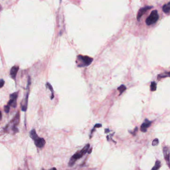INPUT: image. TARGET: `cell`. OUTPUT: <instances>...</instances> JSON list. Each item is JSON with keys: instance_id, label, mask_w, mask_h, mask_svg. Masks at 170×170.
Listing matches in <instances>:
<instances>
[{"instance_id": "3", "label": "cell", "mask_w": 170, "mask_h": 170, "mask_svg": "<svg viewBox=\"0 0 170 170\" xmlns=\"http://www.w3.org/2000/svg\"><path fill=\"white\" fill-rule=\"evenodd\" d=\"M93 59L86 56L79 55L77 56V63H78V66L84 67L87 66L92 63Z\"/></svg>"}, {"instance_id": "11", "label": "cell", "mask_w": 170, "mask_h": 170, "mask_svg": "<svg viewBox=\"0 0 170 170\" xmlns=\"http://www.w3.org/2000/svg\"><path fill=\"white\" fill-rule=\"evenodd\" d=\"M170 3L169 2L168 4H166L163 7V11L164 13L168 14L170 12Z\"/></svg>"}, {"instance_id": "14", "label": "cell", "mask_w": 170, "mask_h": 170, "mask_svg": "<svg viewBox=\"0 0 170 170\" xmlns=\"http://www.w3.org/2000/svg\"><path fill=\"white\" fill-rule=\"evenodd\" d=\"M169 76H170V72H168V73H163V74H161L159 75L158 76V79H160V78H166V77H169Z\"/></svg>"}, {"instance_id": "16", "label": "cell", "mask_w": 170, "mask_h": 170, "mask_svg": "<svg viewBox=\"0 0 170 170\" xmlns=\"http://www.w3.org/2000/svg\"><path fill=\"white\" fill-rule=\"evenodd\" d=\"M156 88H157L156 83L154 82H152L151 85V90L152 91H155L156 90Z\"/></svg>"}, {"instance_id": "10", "label": "cell", "mask_w": 170, "mask_h": 170, "mask_svg": "<svg viewBox=\"0 0 170 170\" xmlns=\"http://www.w3.org/2000/svg\"><path fill=\"white\" fill-rule=\"evenodd\" d=\"M28 98H29V92H27L26 96L25 98V100H23V104L22 106V111H26L27 110V103H28Z\"/></svg>"}, {"instance_id": "13", "label": "cell", "mask_w": 170, "mask_h": 170, "mask_svg": "<svg viewBox=\"0 0 170 170\" xmlns=\"http://www.w3.org/2000/svg\"><path fill=\"white\" fill-rule=\"evenodd\" d=\"M126 87H125L124 85H122L121 86H120L118 88L117 90L120 91V95H121L122 94V93H123L125 90H126Z\"/></svg>"}, {"instance_id": "18", "label": "cell", "mask_w": 170, "mask_h": 170, "mask_svg": "<svg viewBox=\"0 0 170 170\" xmlns=\"http://www.w3.org/2000/svg\"><path fill=\"white\" fill-rule=\"evenodd\" d=\"M10 106L7 104V106H5V107H4V111H5V112L7 113H9L10 111Z\"/></svg>"}, {"instance_id": "6", "label": "cell", "mask_w": 170, "mask_h": 170, "mask_svg": "<svg viewBox=\"0 0 170 170\" xmlns=\"http://www.w3.org/2000/svg\"><path fill=\"white\" fill-rule=\"evenodd\" d=\"M163 153L165 160L166 161L168 167H170V151L169 147L166 146L164 147Z\"/></svg>"}, {"instance_id": "5", "label": "cell", "mask_w": 170, "mask_h": 170, "mask_svg": "<svg viewBox=\"0 0 170 170\" xmlns=\"http://www.w3.org/2000/svg\"><path fill=\"white\" fill-rule=\"evenodd\" d=\"M18 96V92H15L10 95V100L8 103V105L12 106L14 107H17V100Z\"/></svg>"}, {"instance_id": "1", "label": "cell", "mask_w": 170, "mask_h": 170, "mask_svg": "<svg viewBox=\"0 0 170 170\" xmlns=\"http://www.w3.org/2000/svg\"><path fill=\"white\" fill-rule=\"evenodd\" d=\"M89 147H90V144H87V145L85 146L84 148L81 150L77 151L70 158V161H69L68 162L69 166L72 167L74 165L77 160L80 159L81 158H82L86 153H87Z\"/></svg>"}, {"instance_id": "8", "label": "cell", "mask_w": 170, "mask_h": 170, "mask_svg": "<svg viewBox=\"0 0 170 170\" xmlns=\"http://www.w3.org/2000/svg\"><path fill=\"white\" fill-rule=\"evenodd\" d=\"M19 69V67L17 66H13L11 68V69L10 70V75L12 78L14 79H15Z\"/></svg>"}, {"instance_id": "2", "label": "cell", "mask_w": 170, "mask_h": 170, "mask_svg": "<svg viewBox=\"0 0 170 170\" xmlns=\"http://www.w3.org/2000/svg\"><path fill=\"white\" fill-rule=\"evenodd\" d=\"M30 137L34 141V143L36 147L39 148H42L46 144V141L42 138L40 137L36 134L35 129H33L30 132Z\"/></svg>"}, {"instance_id": "21", "label": "cell", "mask_w": 170, "mask_h": 170, "mask_svg": "<svg viewBox=\"0 0 170 170\" xmlns=\"http://www.w3.org/2000/svg\"><path fill=\"white\" fill-rule=\"evenodd\" d=\"M105 133H108V132H109V131H109V129H105Z\"/></svg>"}, {"instance_id": "20", "label": "cell", "mask_w": 170, "mask_h": 170, "mask_svg": "<svg viewBox=\"0 0 170 170\" xmlns=\"http://www.w3.org/2000/svg\"><path fill=\"white\" fill-rule=\"evenodd\" d=\"M137 127H136V128H135V130H134V131H133V132H131V133H132V134L133 135H135V134H136V133L137 132Z\"/></svg>"}, {"instance_id": "19", "label": "cell", "mask_w": 170, "mask_h": 170, "mask_svg": "<svg viewBox=\"0 0 170 170\" xmlns=\"http://www.w3.org/2000/svg\"><path fill=\"white\" fill-rule=\"evenodd\" d=\"M4 84H5V81L3 79H0V88H2Z\"/></svg>"}, {"instance_id": "23", "label": "cell", "mask_w": 170, "mask_h": 170, "mask_svg": "<svg viewBox=\"0 0 170 170\" xmlns=\"http://www.w3.org/2000/svg\"><path fill=\"white\" fill-rule=\"evenodd\" d=\"M50 170H56V169L55 168H52Z\"/></svg>"}, {"instance_id": "7", "label": "cell", "mask_w": 170, "mask_h": 170, "mask_svg": "<svg viewBox=\"0 0 170 170\" xmlns=\"http://www.w3.org/2000/svg\"><path fill=\"white\" fill-rule=\"evenodd\" d=\"M151 124V122L148 120V119H146L144 122L141 125V131L143 132H146L147 131V128L150 126Z\"/></svg>"}, {"instance_id": "12", "label": "cell", "mask_w": 170, "mask_h": 170, "mask_svg": "<svg viewBox=\"0 0 170 170\" xmlns=\"http://www.w3.org/2000/svg\"><path fill=\"white\" fill-rule=\"evenodd\" d=\"M161 162L159 160H157L155 162V164L154 165V166L153 167V168L151 170H158L161 168Z\"/></svg>"}, {"instance_id": "24", "label": "cell", "mask_w": 170, "mask_h": 170, "mask_svg": "<svg viewBox=\"0 0 170 170\" xmlns=\"http://www.w3.org/2000/svg\"><path fill=\"white\" fill-rule=\"evenodd\" d=\"M1 10H2V6L1 5H0V11H1Z\"/></svg>"}, {"instance_id": "9", "label": "cell", "mask_w": 170, "mask_h": 170, "mask_svg": "<svg viewBox=\"0 0 170 170\" xmlns=\"http://www.w3.org/2000/svg\"><path fill=\"white\" fill-rule=\"evenodd\" d=\"M151 8V7H144L142 8V9H141L139 11L138 13V15H137L138 20H139V21L142 16L148 10L150 9Z\"/></svg>"}, {"instance_id": "4", "label": "cell", "mask_w": 170, "mask_h": 170, "mask_svg": "<svg viewBox=\"0 0 170 170\" xmlns=\"http://www.w3.org/2000/svg\"><path fill=\"white\" fill-rule=\"evenodd\" d=\"M159 19V15L157 10L153 11L146 20V23L148 26H150L155 23Z\"/></svg>"}, {"instance_id": "22", "label": "cell", "mask_w": 170, "mask_h": 170, "mask_svg": "<svg viewBox=\"0 0 170 170\" xmlns=\"http://www.w3.org/2000/svg\"><path fill=\"white\" fill-rule=\"evenodd\" d=\"M1 118H2V112L1 111H0V120L1 119Z\"/></svg>"}, {"instance_id": "15", "label": "cell", "mask_w": 170, "mask_h": 170, "mask_svg": "<svg viewBox=\"0 0 170 170\" xmlns=\"http://www.w3.org/2000/svg\"><path fill=\"white\" fill-rule=\"evenodd\" d=\"M46 85H47V86L48 87V89H49L50 90V91L51 92V93H52V96H51V99L52 100V99L54 98V90H53V88H52V87L51 86V85H50V83H47L46 84Z\"/></svg>"}, {"instance_id": "17", "label": "cell", "mask_w": 170, "mask_h": 170, "mask_svg": "<svg viewBox=\"0 0 170 170\" xmlns=\"http://www.w3.org/2000/svg\"><path fill=\"white\" fill-rule=\"evenodd\" d=\"M159 144V140L158 138H155L152 142V145L153 146H156Z\"/></svg>"}]
</instances>
